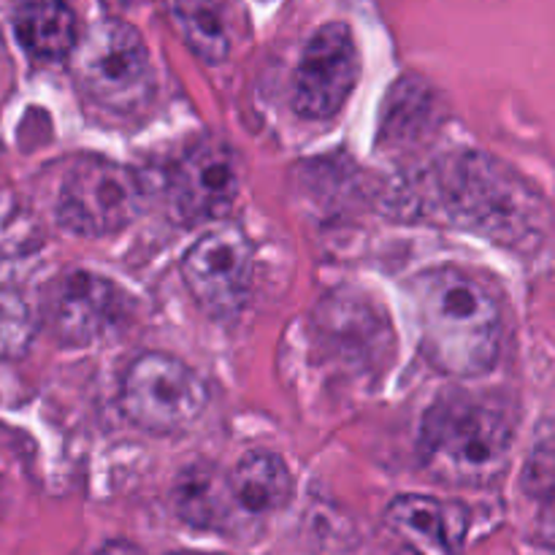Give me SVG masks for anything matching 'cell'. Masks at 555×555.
I'll list each match as a JSON object with an SVG mask.
<instances>
[{
  "label": "cell",
  "instance_id": "52a82bcc",
  "mask_svg": "<svg viewBox=\"0 0 555 555\" xmlns=\"http://www.w3.org/2000/svg\"><path fill=\"white\" fill-rule=\"evenodd\" d=\"M253 244L238 228L201 236L182 258V276L195 304L209 318L231 320L253 291Z\"/></svg>",
  "mask_w": 555,
  "mask_h": 555
},
{
  "label": "cell",
  "instance_id": "9a60e30c",
  "mask_svg": "<svg viewBox=\"0 0 555 555\" xmlns=\"http://www.w3.org/2000/svg\"><path fill=\"white\" fill-rule=\"evenodd\" d=\"M238 507L253 515H269L287 507L293 499V475L285 461L266 450L242 455L233 475L228 477Z\"/></svg>",
  "mask_w": 555,
  "mask_h": 555
},
{
  "label": "cell",
  "instance_id": "ba28073f",
  "mask_svg": "<svg viewBox=\"0 0 555 555\" xmlns=\"http://www.w3.org/2000/svg\"><path fill=\"white\" fill-rule=\"evenodd\" d=\"M361 60L352 30L345 22L323 25L307 41L293 85L296 112L307 119H331L352 95Z\"/></svg>",
  "mask_w": 555,
  "mask_h": 555
},
{
  "label": "cell",
  "instance_id": "e0dca14e",
  "mask_svg": "<svg viewBox=\"0 0 555 555\" xmlns=\"http://www.w3.org/2000/svg\"><path fill=\"white\" fill-rule=\"evenodd\" d=\"M233 496L231 480H222L211 466H190L173 486V507L179 518L198 529H220L231 518Z\"/></svg>",
  "mask_w": 555,
  "mask_h": 555
},
{
  "label": "cell",
  "instance_id": "3957f363",
  "mask_svg": "<svg viewBox=\"0 0 555 555\" xmlns=\"http://www.w3.org/2000/svg\"><path fill=\"white\" fill-rule=\"evenodd\" d=\"M515 439V412L499 396L450 390L421 426V459L428 475L450 486H486L504 472Z\"/></svg>",
  "mask_w": 555,
  "mask_h": 555
},
{
  "label": "cell",
  "instance_id": "2e32d148",
  "mask_svg": "<svg viewBox=\"0 0 555 555\" xmlns=\"http://www.w3.org/2000/svg\"><path fill=\"white\" fill-rule=\"evenodd\" d=\"M434 125V90L423 79L404 76L396 81L379 119V146L401 150L428 133Z\"/></svg>",
  "mask_w": 555,
  "mask_h": 555
},
{
  "label": "cell",
  "instance_id": "ffe728a7",
  "mask_svg": "<svg viewBox=\"0 0 555 555\" xmlns=\"http://www.w3.org/2000/svg\"><path fill=\"white\" fill-rule=\"evenodd\" d=\"M396 555H423V553H417L415 547H401V551L396 553Z\"/></svg>",
  "mask_w": 555,
  "mask_h": 555
},
{
  "label": "cell",
  "instance_id": "5b68a950",
  "mask_svg": "<svg viewBox=\"0 0 555 555\" xmlns=\"http://www.w3.org/2000/svg\"><path fill=\"white\" fill-rule=\"evenodd\" d=\"M144 206V188L130 168L106 157H81L63 177L57 222L76 236H108L128 228Z\"/></svg>",
  "mask_w": 555,
  "mask_h": 555
},
{
  "label": "cell",
  "instance_id": "7c38bea8",
  "mask_svg": "<svg viewBox=\"0 0 555 555\" xmlns=\"http://www.w3.org/2000/svg\"><path fill=\"white\" fill-rule=\"evenodd\" d=\"M41 314L25 266L20 260H0V361L27 356Z\"/></svg>",
  "mask_w": 555,
  "mask_h": 555
},
{
  "label": "cell",
  "instance_id": "d6986e66",
  "mask_svg": "<svg viewBox=\"0 0 555 555\" xmlns=\"http://www.w3.org/2000/svg\"><path fill=\"white\" fill-rule=\"evenodd\" d=\"M537 534H540L542 545L553 547L555 551V482L547 493L545 504L540 509V518H537Z\"/></svg>",
  "mask_w": 555,
  "mask_h": 555
},
{
  "label": "cell",
  "instance_id": "6da1fadb",
  "mask_svg": "<svg viewBox=\"0 0 555 555\" xmlns=\"http://www.w3.org/2000/svg\"><path fill=\"white\" fill-rule=\"evenodd\" d=\"M412 220H431L531 255L551 231L547 201L507 163L486 152H453L415 173L399 193Z\"/></svg>",
  "mask_w": 555,
  "mask_h": 555
},
{
  "label": "cell",
  "instance_id": "9c48e42d",
  "mask_svg": "<svg viewBox=\"0 0 555 555\" xmlns=\"http://www.w3.org/2000/svg\"><path fill=\"white\" fill-rule=\"evenodd\" d=\"M128 293L90 271L60 276L43 301V320L60 345L85 347L103 339L128 318Z\"/></svg>",
  "mask_w": 555,
  "mask_h": 555
},
{
  "label": "cell",
  "instance_id": "277c9868",
  "mask_svg": "<svg viewBox=\"0 0 555 555\" xmlns=\"http://www.w3.org/2000/svg\"><path fill=\"white\" fill-rule=\"evenodd\" d=\"M74 76L92 103L117 114L146 106L155 87L144 38L119 20L98 22L76 43Z\"/></svg>",
  "mask_w": 555,
  "mask_h": 555
},
{
  "label": "cell",
  "instance_id": "30bf717a",
  "mask_svg": "<svg viewBox=\"0 0 555 555\" xmlns=\"http://www.w3.org/2000/svg\"><path fill=\"white\" fill-rule=\"evenodd\" d=\"M238 195L236 157L225 144L193 146L168 173V204L184 225L225 215Z\"/></svg>",
  "mask_w": 555,
  "mask_h": 555
},
{
  "label": "cell",
  "instance_id": "4fadbf2b",
  "mask_svg": "<svg viewBox=\"0 0 555 555\" xmlns=\"http://www.w3.org/2000/svg\"><path fill=\"white\" fill-rule=\"evenodd\" d=\"M388 520L401 531L423 537L448 553H459L469 534V509L461 502H439L431 496H399L390 502Z\"/></svg>",
  "mask_w": 555,
  "mask_h": 555
},
{
  "label": "cell",
  "instance_id": "44dd1931",
  "mask_svg": "<svg viewBox=\"0 0 555 555\" xmlns=\"http://www.w3.org/2000/svg\"><path fill=\"white\" fill-rule=\"evenodd\" d=\"M171 555H220V553H190V551H179V553H171Z\"/></svg>",
  "mask_w": 555,
  "mask_h": 555
},
{
  "label": "cell",
  "instance_id": "5bb4252c",
  "mask_svg": "<svg viewBox=\"0 0 555 555\" xmlns=\"http://www.w3.org/2000/svg\"><path fill=\"white\" fill-rule=\"evenodd\" d=\"M14 30L22 47L38 60H65L79 43L76 16L65 0H22Z\"/></svg>",
  "mask_w": 555,
  "mask_h": 555
},
{
  "label": "cell",
  "instance_id": "7a4b0ae2",
  "mask_svg": "<svg viewBox=\"0 0 555 555\" xmlns=\"http://www.w3.org/2000/svg\"><path fill=\"white\" fill-rule=\"evenodd\" d=\"M421 350L448 377L488 374L502 347V307L480 276L434 266L410 282Z\"/></svg>",
  "mask_w": 555,
  "mask_h": 555
},
{
  "label": "cell",
  "instance_id": "8fae6325",
  "mask_svg": "<svg viewBox=\"0 0 555 555\" xmlns=\"http://www.w3.org/2000/svg\"><path fill=\"white\" fill-rule=\"evenodd\" d=\"M318 336L339 361L363 372L372 363H383L388 347L393 345L390 323L377 312L369 298L336 293L318 309Z\"/></svg>",
  "mask_w": 555,
  "mask_h": 555
},
{
  "label": "cell",
  "instance_id": "8992f818",
  "mask_svg": "<svg viewBox=\"0 0 555 555\" xmlns=\"http://www.w3.org/2000/svg\"><path fill=\"white\" fill-rule=\"evenodd\" d=\"M119 404L130 423L152 434H171L193 426L209 406L206 383L166 352H144L128 366Z\"/></svg>",
  "mask_w": 555,
  "mask_h": 555
},
{
  "label": "cell",
  "instance_id": "ac0fdd59",
  "mask_svg": "<svg viewBox=\"0 0 555 555\" xmlns=\"http://www.w3.org/2000/svg\"><path fill=\"white\" fill-rule=\"evenodd\" d=\"M171 11L188 47L204 63L217 65L228 57L231 38L217 0H171Z\"/></svg>",
  "mask_w": 555,
  "mask_h": 555
}]
</instances>
